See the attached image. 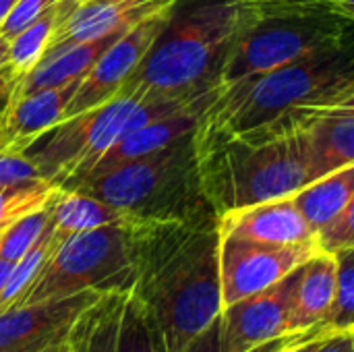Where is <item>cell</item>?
I'll return each instance as SVG.
<instances>
[{
	"mask_svg": "<svg viewBox=\"0 0 354 352\" xmlns=\"http://www.w3.org/2000/svg\"><path fill=\"white\" fill-rule=\"evenodd\" d=\"M332 332H336V330H332ZM332 332H326V334H322V336H317V338H313V340H307V342H303V344H297V346L288 349L286 352H315L322 344H324V340H326Z\"/></svg>",
	"mask_w": 354,
	"mask_h": 352,
	"instance_id": "obj_35",
	"label": "cell"
},
{
	"mask_svg": "<svg viewBox=\"0 0 354 352\" xmlns=\"http://www.w3.org/2000/svg\"><path fill=\"white\" fill-rule=\"evenodd\" d=\"M8 64V39L0 35V68Z\"/></svg>",
	"mask_w": 354,
	"mask_h": 352,
	"instance_id": "obj_39",
	"label": "cell"
},
{
	"mask_svg": "<svg viewBox=\"0 0 354 352\" xmlns=\"http://www.w3.org/2000/svg\"><path fill=\"white\" fill-rule=\"evenodd\" d=\"M338 290V261L334 253L319 251L299 270L292 295V330L330 326Z\"/></svg>",
	"mask_w": 354,
	"mask_h": 352,
	"instance_id": "obj_17",
	"label": "cell"
},
{
	"mask_svg": "<svg viewBox=\"0 0 354 352\" xmlns=\"http://www.w3.org/2000/svg\"><path fill=\"white\" fill-rule=\"evenodd\" d=\"M4 228H6V226H0V234H2V230H4Z\"/></svg>",
	"mask_w": 354,
	"mask_h": 352,
	"instance_id": "obj_41",
	"label": "cell"
},
{
	"mask_svg": "<svg viewBox=\"0 0 354 352\" xmlns=\"http://www.w3.org/2000/svg\"><path fill=\"white\" fill-rule=\"evenodd\" d=\"M344 17H348L351 21H354V0H330Z\"/></svg>",
	"mask_w": 354,
	"mask_h": 352,
	"instance_id": "obj_36",
	"label": "cell"
},
{
	"mask_svg": "<svg viewBox=\"0 0 354 352\" xmlns=\"http://www.w3.org/2000/svg\"><path fill=\"white\" fill-rule=\"evenodd\" d=\"M64 189L93 195L129 220H180L214 210L201 189L195 133L170 147L85 176Z\"/></svg>",
	"mask_w": 354,
	"mask_h": 352,
	"instance_id": "obj_5",
	"label": "cell"
},
{
	"mask_svg": "<svg viewBox=\"0 0 354 352\" xmlns=\"http://www.w3.org/2000/svg\"><path fill=\"white\" fill-rule=\"evenodd\" d=\"M203 110L205 108H195V110H187V112L174 114V116L156 118V120H151V122H147V124L118 137L116 143L100 158V162L93 166V170L87 176L110 170V168H114V166H118L122 162H131V160L156 154V151H160L164 147H170L176 141L189 137L191 133H195Z\"/></svg>",
	"mask_w": 354,
	"mask_h": 352,
	"instance_id": "obj_18",
	"label": "cell"
},
{
	"mask_svg": "<svg viewBox=\"0 0 354 352\" xmlns=\"http://www.w3.org/2000/svg\"><path fill=\"white\" fill-rule=\"evenodd\" d=\"M44 180L37 166L23 154L0 151V187L2 185H25Z\"/></svg>",
	"mask_w": 354,
	"mask_h": 352,
	"instance_id": "obj_31",
	"label": "cell"
},
{
	"mask_svg": "<svg viewBox=\"0 0 354 352\" xmlns=\"http://www.w3.org/2000/svg\"><path fill=\"white\" fill-rule=\"evenodd\" d=\"M81 79L12 98L0 118V151L23 154L37 137L66 118Z\"/></svg>",
	"mask_w": 354,
	"mask_h": 352,
	"instance_id": "obj_13",
	"label": "cell"
},
{
	"mask_svg": "<svg viewBox=\"0 0 354 352\" xmlns=\"http://www.w3.org/2000/svg\"><path fill=\"white\" fill-rule=\"evenodd\" d=\"M50 222L58 239H66L75 232L95 230L110 224H129L122 212L77 189H56L50 199Z\"/></svg>",
	"mask_w": 354,
	"mask_h": 352,
	"instance_id": "obj_20",
	"label": "cell"
},
{
	"mask_svg": "<svg viewBox=\"0 0 354 352\" xmlns=\"http://www.w3.org/2000/svg\"><path fill=\"white\" fill-rule=\"evenodd\" d=\"M170 12L172 8L143 19L141 23L127 29L112 46L106 48V52L81 79L66 108V118L102 106L122 91V87L141 66V62L153 48L156 39L164 31Z\"/></svg>",
	"mask_w": 354,
	"mask_h": 352,
	"instance_id": "obj_10",
	"label": "cell"
},
{
	"mask_svg": "<svg viewBox=\"0 0 354 352\" xmlns=\"http://www.w3.org/2000/svg\"><path fill=\"white\" fill-rule=\"evenodd\" d=\"M336 255L338 261V290L336 303L330 317L334 330H353L354 328V247L342 249Z\"/></svg>",
	"mask_w": 354,
	"mask_h": 352,
	"instance_id": "obj_27",
	"label": "cell"
},
{
	"mask_svg": "<svg viewBox=\"0 0 354 352\" xmlns=\"http://www.w3.org/2000/svg\"><path fill=\"white\" fill-rule=\"evenodd\" d=\"M129 293H106L89 305L68 334L75 352H116L122 305Z\"/></svg>",
	"mask_w": 354,
	"mask_h": 352,
	"instance_id": "obj_21",
	"label": "cell"
},
{
	"mask_svg": "<svg viewBox=\"0 0 354 352\" xmlns=\"http://www.w3.org/2000/svg\"><path fill=\"white\" fill-rule=\"evenodd\" d=\"M317 243L326 253H338L354 247V199L317 232Z\"/></svg>",
	"mask_w": 354,
	"mask_h": 352,
	"instance_id": "obj_29",
	"label": "cell"
},
{
	"mask_svg": "<svg viewBox=\"0 0 354 352\" xmlns=\"http://www.w3.org/2000/svg\"><path fill=\"white\" fill-rule=\"evenodd\" d=\"M201 189L220 216L295 197L309 185L303 122L292 114L247 133L195 129Z\"/></svg>",
	"mask_w": 354,
	"mask_h": 352,
	"instance_id": "obj_2",
	"label": "cell"
},
{
	"mask_svg": "<svg viewBox=\"0 0 354 352\" xmlns=\"http://www.w3.org/2000/svg\"><path fill=\"white\" fill-rule=\"evenodd\" d=\"M354 199V164L334 170L295 195V203L307 222L319 232Z\"/></svg>",
	"mask_w": 354,
	"mask_h": 352,
	"instance_id": "obj_22",
	"label": "cell"
},
{
	"mask_svg": "<svg viewBox=\"0 0 354 352\" xmlns=\"http://www.w3.org/2000/svg\"><path fill=\"white\" fill-rule=\"evenodd\" d=\"M309 183L354 164V116H322L303 122Z\"/></svg>",
	"mask_w": 354,
	"mask_h": 352,
	"instance_id": "obj_19",
	"label": "cell"
},
{
	"mask_svg": "<svg viewBox=\"0 0 354 352\" xmlns=\"http://www.w3.org/2000/svg\"><path fill=\"white\" fill-rule=\"evenodd\" d=\"M15 83H17V73L10 68V64H4L0 68V118L8 106V102L12 100V91H15Z\"/></svg>",
	"mask_w": 354,
	"mask_h": 352,
	"instance_id": "obj_34",
	"label": "cell"
},
{
	"mask_svg": "<svg viewBox=\"0 0 354 352\" xmlns=\"http://www.w3.org/2000/svg\"><path fill=\"white\" fill-rule=\"evenodd\" d=\"M263 6L266 0H176L164 31L122 89L174 98L218 91L222 68Z\"/></svg>",
	"mask_w": 354,
	"mask_h": 352,
	"instance_id": "obj_3",
	"label": "cell"
},
{
	"mask_svg": "<svg viewBox=\"0 0 354 352\" xmlns=\"http://www.w3.org/2000/svg\"><path fill=\"white\" fill-rule=\"evenodd\" d=\"M315 352H354V328L332 332Z\"/></svg>",
	"mask_w": 354,
	"mask_h": 352,
	"instance_id": "obj_33",
	"label": "cell"
},
{
	"mask_svg": "<svg viewBox=\"0 0 354 352\" xmlns=\"http://www.w3.org/2000/svg\"><path fill=\"white\" fill-rule=\"evenodd\" d=\"M220 232L257 243L303 245L315 243L317 232L307 222L295 197L257 203L220 216Z\"/></svg>",
	"mask_w": 354,
	"mask_h": 352,
	"instance_id": "obj_14",
	"label": "cell"
},
{
	"mask_svg": "<svg viewBox=\"0 0 354 352\" xmlns=\"http://www.w3.org/2000/svg\"><path fill=\"white\" fill-rule=\"evenodd\" d=\"M58 187L48 180H35L25 185H2L0 187V226L44 210Z\"/></svg>",
	"mask_w": 354,
	"mask_h": 352,
	"instance_id": "obj_25",
	"label": "cell"
},
{
	"mask_svg": "<svg viewBox=\"0 0 354 352\" xmlns=\"http://www.w3.org/2000/svg\"><path fill=\"white\" fill-rule=\"evenodd\" d=\"M131 222L75 232L56 243L39 276L12 305H29L48 299L95 293H131Z\"/></svg>",
	"mask_w": 354,
	"mask_h": 352,
	"instance_id": "obj_7",
	"label": "cell"
},
{
	"mask_svg": "<svg viewBox=\"0 0 354 352\" xmlns=\"http://www.w3.org/2000/svg\"><path fill=\"white\" fill-rule=\"evenodd\" d=\"M220 315L207 328H203L180 352H222V317Z\"/></svg>",
	"mask_w": 354,
	"mask_h": 352,
	"instance_id": "obj_32",
	"label": "cell"
},
{
	"mask_svg": "<svg viewBox=\"0 0 354 352\" xmlns=\"http://www.w3.org/2000/svg\"><path fill=\"white\" fill-rule=\"evenodd\" d=\"M174 4L176 0H77L58 25L52 46L95 39L129 29L151 15L174 8Z\"/></svg>",
	"mask_w": 354,
	"mask_h": 352,
	"instance_id": "obj_15",
	"label": "cell"
},
{
	"mask_svg": "<svg viewBox=\"0 0 354 352\" xmlns=\"http://www.w3.org/2000/svg\"><path fill=\"white\" fill-rule=\"evenodd\" d=\"M288 114H292L301 122L322 116H354V79L311 104L290 110Z\"/></svg>",
	"mask_w": 354,
	"mask_h": 352,
	"instance_id": "obj_28",
	"label": "cell"
},
{
	"mask_svg": "<svg viewBox=\"0 0 354 352\" xmlns=\"http://www.w3.org/2000/svg\"><path fill=\"white\" fill-rule=\"evenodd\" d=\"M56 352H75V351H73V349L68 346V342H66V344H64L62 349H58V351H56Z\"/></svg>",
	"mask_w": 354,
	"mask_h": 352,
	"instance_id": "obj_40",
	"label": "cell"
},
{
	"mask_svg": "<svg viewBox=\"0 0 354 352\" xmlns=\"http://www.w3.org/2000/svg\"><path fill=\"white\" fill-rule=\"evenodd\" d=\"M351 79H354V33L334 46L220 89L203 110L197 129L214 133L261 129Z\"/></svg>",
	"mask_w": 354,
	"mask_h": 352,
	"instance_id": "obj_4",
	"label": "cell"
},
{
	"mask_svg": "<svg viewBox=\"0 0 354 352\" xmlns=\"http://www.w3.org/2000/svg\"><path fill=\"white\" fill-rule=\"evenodd\" d=\"M220 218L131 222V295L145 309L160 352H180L224 309Z\"/></svg>",
	"mask_w": 354,
	"mask_h": 352,
	"instance_id": "obj_1",
	"label": "cell"
},
{
	"mask_svg": "<svg viewBox=\"0 0 354 352\" xmlns=\"http://www.w3.org/2000/svg\"><path fill=\"white\" fill-rule=\"evenodd\" d=\"M17 4V0H0V25L6 21L8 12L12 10V6Z\"/></svg>",
	"mask_w": 354,
	"mask_h": 352,
	"instance_id": "obj_38",
	"label": "cell"
},
{
	"mask_svg": "<svg viewBox=\"0 0 354 352\" xmlns=\"http://www.w3.org/2000/svg\"><path fill=\"white\" fill-rule=\"evenodd\" d=\"M222 234V232H220ZM322 251L319 243L272 245L222 234L220 241V282L222 305L228 307L241 299L257 295L295 270L305 266Z\"/></svg>",
	"mask_w": 354,
	"mask_h": 352,
	"instance_id": "obj_9",
	"label": "cell"
},
{
	"mask_svg": "<svg viewBox=\"0 0 354 352\" xmlns=\"http://www.w3.org/2000/svg\"><path fill=\"white\" fill-rule=\"evenodd\" d=\"M100 297L85 290L0 311V352H56L68 342L77 317Z\"/></svg>",
	"mask_w": 354,
	"mask_h": 352,
	"instance_id": "obj_11",
	"label": "cell"
},
{
	"mask_svg": "<svg viewBox=\"0 0 354 352\" xmlns=\"http://www.w3.org/2000/svg\"><path fill=\"white\" fill-rule=\"evenodd\" d=\"M58 0H17L6 21L0 25V35L12 39L19 31H23L29 23H33L39 15H44Z\"/></svg>",
	"mask_w": 354,
	"mask_h": 352,
	"instance_id": "obj_30",
	"label": "cell"
},
{
	"mask_svg": "<svg viewBox=\"0 0 354 352\" xmlns=\"http://www.w3.org/2000/svg\"><path fill=\"white\" fill-rule=\"evenodd\" d=\"M50 224V203L44 210L31 212L10 222L0 234V259L17 263L46 232Z\"/></svg>",
	"mask_w": 354,
	"mask_h": 352,
	"instance_id": "obj_26",
	"label": "cell"
},
{
	"mask_svg": "<svg viewBox=\"0 0 354 352\" xmlns=\"http://www.w3.org/2000/svg\"><path fill=\"white\" fill-rule=\"evenodd\" d=\"M12 268H15V263H12V261L0 259V295H2V290H4V286H6V280H8V276H10Z\"/></svg>",
	"mask_w": 354,
	"mask_h": 352,
	"instance_id": "obj_37",
	"label": "cell"
},
{
	"mask_svg": "<svg viewBox=\"0 0 354 352\" xmlns=\"http://www.w3.org/2000/svg\"><path fill=\"white\" fill-rule=\"evenodd\" d=\"M145 89H122L102 106L68 116L37 137L23 156L29 158L44 180L54 187H68L87 176L100 158L122 135L133 110Z\"/></svg>",
	"mask_w": 354,
	"mask_h": 352,
	"instance_id": "obj_8",
	"label": "cell"
},
{
	"mask_svg": "<svg viewBox=\"0 0 354 352\" xmlns=\"http://www.w3.org/2000/svg\"><path fill=\"white\" fill-rule=\"evenodd\" d=\"M75 2L77 0H58L12 39H8V64L17 73V77L25 75L41 60V56L52 46V37L58 25L64 21Z\"/></svg>",
	"mask_w": 354,
	"mask_h": 352,
	"instance_id": "obj_23",
	"label": "cell"
},
{
	"mask_svg": "<svg viewBox=\"0 0 354 352\" xmlns=\"http://www.w3.org/2000/svg\"><path fill=\"white\" fill-rule=\"evenodd\" d=\"M299 270L278 284L222 309V352H249L274 338L295 334L292 295Z\"/></svg>",
	"mask_w": 354,
	"mask_h": 352,
	"instance_id": "obj_12",
	"label": "cell"
},
{
	"mask_svg": "<svg viewBox=\"0 0 354 352\" xmlns=\"http://www.w3.org/2000/svg\"><path fill=\"white\" fill-rule=\"evenodd\" d=\"M353 33L354 21L330 0H266L259 21L241 37L222 68L220 89L334 46Z\"/></svg>",
	"mask_w": 354,
	"mask_h": 352,
	"instance_id": "obj_6",
	"label": "cell"
},
{
	"mask_svg": "<svg viewBox=\"0 0 354 352\" xmlns=\"http://www.w3.org/2000/svg\"><path fill=\"white\" fill-rule=\"evenodd\" d=\"M58 241H62V239H58L54 234V228H52V222H50L46 232L41 234V239L15 263L12 272H10V276L6 280V286H4V290L0 295V311L17 305L23 299V295L29 290V286L39 276L44 263L48 261V257L54 251Z\"/></svg>",
	"mask_w": 354,
	"mask_h": 352,
	"instance_id": "obj_24",
	"label": "cell"
},
{
	"mask_svg": "<svg viewBox=\"0 0 354 352\" xmlns=\"http://www.w3.org/2000/svg\"><path fill=\"white\" fill-rule=\"evenodd\" d=\"M131 29V27H129ZM127 29L112 31L104 37L85 39V41H64L58 46H52L41 60L27 71L25 75L17 77L12 98L71 83L75 79H83L85 73L95 64V60L106 52L108 46H112Z\"/></svg>",
	"mask_w": 354,
	"mask_h": 352,
	"instance_id": "obj_16",
	"label": "cell"
}]
</instances>
